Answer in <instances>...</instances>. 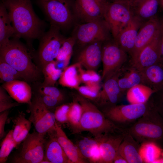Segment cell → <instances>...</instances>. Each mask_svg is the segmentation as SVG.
I'll list each match as a JSON object with an SVG mask.
<instances>
[{
  "label": "cell",
  "mask_w": 163,
  "mask_h": 163,
  "mask_svg": "<svg viewBox=\"0 0 163 163\" xmlns=\"http://www.w3.org/2000/svg\"><path fill=\"white\" fill-rule=\"evenodd\" d=\"M15 38H40L44 34V24L35 14L30 0H3Z\"/></svg>",
  "instance_id": "cell-1"
},
{
  "label": "cell",
  "mask_w": 163,
  "mask_h": 163,
  "mask_svg": "<svg viewBox=\"0 0 163 163\" xmlns=\"http://www.w3.org/2000/svg\"><path fill=\"white\" fill-rule=\"evenodd\" d=\"M75 99L82 107V113L74 133L88 132L98 139L105 134L125 132L123 128L107 118L89 100L79 95H76Z\"/></svg>",
  "instance_id": "cell-2"
},
{
  "label": "cell",
  "mask_w": 163,
  "mask_h": 163,
  "mask_svg": "<svg viewBox=\"0 0 163 163\" xmlns=\"http://www.w3.org/2000/svg\"><path fill=\"white\" fill-rule=\"evenodd\" d=\"M0 59L15 68L26 82H34L40 77V69L32 61L26 47L17 39L0 47Z\"/></svg>",
  "instance_id": "cell-3"
},
{
  "label": "cell",
  "mask_w": 163,
  "mask_h": 163,
  "mask_svg": "<svg viewBox=\"0 0 163 163\" xmlns=\"http://www.w3.org/2000/svg\"><path fill=\"white\" fill-rule=\"evenodd\" d=\"M125 129L139 144L163 140V118L152 106L142 116Z\"/></svg>",
  "instance_id": "cell-4"
},
{
  "label": "cell",
  "mask_w": 163,
  "mask_h": 163,
  "mask_svg": "<svg viewBox=\"0 0 163 163\" xmlns=\"http://www.w3.org/2000/svg\"><path fill=\"white\" fill-rule=\"evenodd\" d=\"M134 16L132 7L123 0H115L112 3L105 4L104 18L114 39Z\"/></svg>",
  "instance_id": "cell-5"
},
{
  "label": "cell",
  "mask_w": 163,
  "mask_h": 163,
  "mask_svg": "<svg viewBox=\"0 0 163 163\" xmlns=\"http://www.w3.org/2000/svg\"><path fill=\"white\" fill-rule=\"evenodd\" d=\"M110 32L107 23L102 19L77 24L72 36L76 42L86 46L95 41H106L109 39Z\"/></svg>",
  "instance_id": "cell-6"
},
{
  "label": "cell",
  "mask_w": 163,
  "mask_h": 163,
  "mask_svg": "<svg viewBox=\"0 0 163 163\" xmlns=\"http://www.w3.org/2000/svg\"><path fill=\"white\" fill-rule=\"evenodd\" d=\"M45 135L34 131L23 141L19 153L14 157L15 163H41L44 158L46 141Z\"/></svg>",
  "instance_id": "cell-7"
},
{
  "label": "cell",
  "mask_w": 163,
  "mask_h": 163,
  "mask_svg": "<svg viewBox=\"0 0 163 163\" xmlns=\"http://www.w3.org/2000/svg\"><path fill=\"white\" fill-rule=\"evenodd\" d=\"M148 101L143 104H130L105 107L103 113L114 123L122 124L133 123L145 114L151 108Z\"/></svg>",
  "instance_id": "cell-8"
},
{
  "label": "cell",
  "mask_w": 163,
  "mask_h": 163,
  "mask_svg": "<svg viewBox=\"0 0 163 163\" xmlns=\"http://www.w3.org/2000/svg\"><path fill=\"white\" fill-rule=\"evenodd\" d=\"M58 27L51 24L49 30L40 38L38 57L42 69L57 57L60 48L66 38Z\"/></svg>",
  "instance_id": "cell-9"
},
{
  "label": "cell",
  "mask_w": 163,
  "mask_h": 163,
  "mask_svg": "<svg viewBox=\"0 0 163 163\" xmlns=\"http://www.w3.org/2000/svg\"><path fill=\"white\" fill-rule=\"evenodd\" d=\"M29 106V119L36 131L44 135L55 133L56 121L54 113L48 109L37 96Z\"/></svg>",
  "instance_id": "cell-10"
},
{
  "label": "cell",
  "mask_w": 163,
  "mask_h": 163,
  "mask_svg": "<svg viewBox=\"0 0 163 163\" xmlns=\"http://www.w3.org/2000/svg\"><path fill=\"white\" fill-rule=\"evenodd\" d=\"M40 3L50 21L51 24L60 29L72 25L73 17L66 0H40Z\"/></svg>",
  "instance_id": "cell-11"
},
{
  "label": "cell",
  "mask_w": 163,
  "mask_h": 163,
  "mask_svg": "<svg viewBox=\"0 0 163 163\" xmlns=\"http://www.w3.org/2000/svg\"><path fill=\"white\" fill-rule=\"evenodd\" d=\"M127 59L126 53L115 43H108L102 46L101 61L103 71L101 79L104 81L121 69Z\"/></svg>",
  "instance_id": "cell-12"
},
{
  "label": "cell",
  "mask_w": 163,
  "mask_h": 163,
  "mask_svg": "<svg viewBox=\"0 0 163 163\" xmlns=\"http://www.w3.org/2000/svg\"><path fill=\"white\" fill-rule=\"evenodd\" d=\"M160 21L156 16L143 24L140 28L134 48L130 54L131 63L137 58L141 51L154 39L160 29Z\"/></svg>",
  "instance_id": "cell-13"
},
{
  "label": "cell",
  "mask_w": 163,
  "mask_h": 163,
  "mask_svg": "<svg viewBox=\"0 0 163 163\" xmlns=\"http://www.w3.org/2000/svg\"><path fill=\"white\" fill-rule=\"evenodd\" d=\"M105 4L100 0H75V17L84 23L103 19Z\"/></svg>",
  "instance_id": "cell-14"
},
{
  "label": "cell",
  "mask_w": 163,
  "mask_h": 163,
  "mask_svg": "<svg viewBox=\"0 0 163 163\" xmlns=\"http://www.w3.org/2000/svg\"><path fill=\"white\" fill-rule=\"evenodd\" d=\"M160 29L153 40L140 52L132 66L141 71L160 62Z\"/></svg>",
  "instance_id": "cell-15"
},
{
  "label": "cell",
  "mask_w": 163,
  "mask_h": 163,
  "mask_svg": "<svg viewBox=\"0 0 163 163\" xmlns=\"http://www.w3.org/2000/svg\"><path fill=\"white\" fill-rule=\"evenodd\" d=\"M121 69L104 81L103 89L96 101L100 104L105 107L115 105L120 100L123 94L118 83Z\"/></svg>",
  "instance_id": "cell-16"
},
{
  "label": "cell",
  "mask_w": 163,
  "mask_h": 163,
  "mask_svg": "<svg viewBox=\"0 0 163 163\" xmlns=\"http://www.w3.org/2000/svg\"><path fill=\"white\" fill-rule=\"evenodd\" d=\"M124 133L105 134L97 139L101 154L102 163H113L118 153Z\"/></svg>",
  "instance_id": "cell-17"
},
{
  "label": "cell",
  "mask_w": 163,
  "mask_h": 163,
  "mask_svg": "<svg viewBox=\"0 0 163 163\" xmlns=\"http://www.w3.org/2000/svg\"><path fill=\"white\" fill-rule=\"evenodd\" d=\"M142 22L134 16L114 39L115 43L126 53L130 54L134 48L139 30L142 24Z\"/></svg>",
  "instance_id": "cell-18"
},
{
  "label": "cell",
  "mask_w": 163,
  "mask_h": 163,
  "mask_svg": "<svg viewBox=\"0 0 163 163\" xmlns=\"http://www.w3.org/2000/svg\"><path fill=\"white\" fill-rule=\"evenodd\" d=\"M103 43L95 41L86 45L79 53L77 62L87 69L95 71L101 61Z\"/></svg>",
  "instance_id": "cell-19"
},
{
  "label": "cell",
  "mask_w": 163,
  "mask_h": 163,
  "mask_svg": "<svg viewBox=\"0 0 163 163\" xmlns=\"http://www.w3.org/2000/svg\"><path fill=\"white\" fill-rule=\"evenodd\" d=\"M1 86L19 103H26L29 105L31 104V89L26 81L15 80L4 83Z\"/></svg>",
  "instance_id": "cell-20"
},
{
  "label": "cell",
  "mask_w": 163,
  "mask_h": 163,
  "mask_svg": "<svg viewBox=\"0 0 163 163\" xmlns=\"http://www.w3.org/2000/svg\"><path fill=\"white\" fill-rule=\"evenodd\" d=\"M55 135L66 155L72 163L88 162V161L81 154L77 145H75L68 138L56 122Z\"/></svg>",
  "instance_id": "cell-21"
},
{
  "label": "cell",
  "mask_w": 163,
  "mask_h": 163,
  "mask_svg": "<svg viewBox=\"0 0 163 163\" xmlns=\"http://www.w3.org/2000/svg\"><path fill=\"white\" fill-rule=\"evenodd\" d=\"M140 145L132 136L125 132L118 153L128 163H143L139 153Z\"/></svg>",
  "instance_id": "cell-22"
},
{
  "label": "cell",
  "mask_w": 163,
  "mask_h": 163,
  "mask_svg": "<svg viewBox=\"0 0 163 163\" xmlns=\"http://www.w3.org/2000/svg\"><path fill=\"white\" fill-rule=\"evenodd\" d=\"M46 142L44 159L49 163H72L67 157L55 135Z\"/></svg>",
  "instance_id": "cell-23"
},
{
  "label": "cell",
  "mask_w": 163,
  "mask_h": 163,
  "mask_svg": "<svg viewBox=\"0 0 163 163\" xmlns=\"http://www.w3.org/2000/svg\"><path fill=\"white\" fill-rule=\"evenodd\" d=\"M142 84L156 91L163 87V63L159 62L141 71Z\"/></svg>",
  "instance_id": "cell-24"
},
{
  "label": "cell",
  "mask_w": 163,
  "mask_h": 163,
  "mask_svg": "<svg viewBox=\"0 0 163 163\" xmlns=\"http://www.w3.org/2000/svg\"><path fill=\"white\" fill-rule=\"evenodd\" d=\"M159 0H141L133 8L134 15L142 22L156 16Z\"/></svg>",
  "instance_id": "cell-25"
},
{
  "label": "cell",
  "mask_w": 163,
  "mask_h": 163,
  "mask_svg": "<svg viewBox=\"0 0 163 163\" xmlns=\"http://www.w3.org/2000/svg\"><path fill=\"white\" fill-rule=\"evenodd\" d=\"M13 121V137L16 148L29 134L32 123L26 118L25 114L22 112L19 113Z\"/></svg>",
  "instance_id": "cell-26"
},
{
  "label": "cell",
  "mask_w": 163,
  "mask_h": 163,
  "mask_svg": "<svg viewBox=\"0 0 163 163\" xmlns=\"http://www.w3.org/2000/svg\"><path fill=\"white\" fill-rule=\"evenodd\" d=\"M80 64L77 62L64 69L59 79L60 85L76 89L81 82L78 71Z\"/></svg>",
  "instance_id": "cell-27"
},
{
  "label": "cell",
  "mask_w": 163,
  "mask_h": 163,
  "mask_svg": "<svg viewBox=\"0 0 163 163\" xmlns=\"http://www.w3.org/2000/svg\"><path fill=\"white\" fill-rule=\"evenodd\" d=\"M155 91L142 84L136 85L127 91L126 98L130 104H143L146 102Z\"/></svg>",
  "instance_id": "cell-28"
},
{
  "label": "cell",
  "mask_w": 163,
  "mask_h": 163,
  "mask_svg": "<svg viewBox=\"0 0 163 163\" xmlns=\"http://www.w3.org/2000/svg\"><path fill=\"white\" fill-rule=\"evenodd\" d=\"M7 10L2 3L0 6V47L7 43L15 35V31Z\"/></svg>",
  "instance_id": "cell-29"
},
{
  "label": "cell",
  "mask_w": 163,
  "mask_h": 163,
  "mask_svg": "<svg viewBox=\"0 0 163 163\" xmlns=\"http://www.w3.org/2000/svg\"><path fill=\"white\" fill-rule=\"evenodd\" d=\"M118 83L123 93L136 85L142 84L141 71L131 66V67L128 69V71L123 75H121L120 73L118 79Z\"/></svg>",
  "instance_id": "cell-30"
},
{
  "label": "cell",
  "mask_w": 163,
  "mask_h": 163,
  "mask_svg": "<svg viewBox=\"0 0 163 163\" xmlns=\"http://www.w3.org/2000/svg\"><path fill=\"white\" fill-rule=\"evenodd\" d=\"M57 64L56 61L53 60L46 64L42 69V72L44 76L42 85L54 86L62 71L61 69L56 67Z\"/></svg>",
  "instance_id": "cell-31"
},
{
  "label": "cell",
  "mask_w": 163,
  "mask_h": 163,
  "mask_svg": "<svg viewBox=\"0 0 163 163\" xmlns=\"http://www.w3.org/2000/svg\"><path fill=\"white\" fill-rule=\"evenodd\" d=\"M139 153L143 162L146 163H153L161 154L160 148L153 142L142 144Z\"/></svg>",
  "instance_id": "cell-32"
},
{
  "label": "cell",
  "mask_w": 163,
  "mask_h": 163,
  "mask_svg": "<svg viewBox=\"0 0 163 163\" xmlns=\"http://www.w3.org/2000/svg\"><path fill=\"white\" fill-rule=\"evenodd\" d=\"M75 43V39L72 36L66 38L60 48L56 59L57 62L62 63L63 69L68 66L72 54L73 47Z\"/></svg>",
  "instance_id": "cell-33"
},
{
  "label": "cell",
  "mask_w": 163,
  "mask_h": 163,
  "mask_svg": "<svg viewBox=\"0 0 163 163\" xmlns=\"http://www.w3.org/2000/svg\"><path fill=\"white\" fill-rule=\"evenodd\" d=\"M0 78L1 82L4 83L16 80H24L18 71L1 59H0Z\"/></svg>",
  "instance_id": "cell-34"
},
{
  "label": "cell",
  "mask_w": 163,
  "mask_h": 163,
  "mask_svg": "<svg viewBox=\"0 0 163 163\" xmlns=\"http://www.w3.org/2000/svg\"><path fill=\"white\" fill-rule=\"evenodd\" d=\"M15 148L13 137V129L6 135L1 145L0 163H5L13 149Z\"/></svg>",
  "instance_id": "cell-35"
},
{
  "label": "cell",
  "mask_w": 163,
  "mask_h": 163,
  "mask_svg": "<svg viewBox=\"0 0 163 163\" xmlns=\"http://www.w3.org/2000/svg\"><path fill=\"white\" fill-rule=\"evenodd\" d=\"M82 113V107L75 99L70 104L68 113V123L73 128V130L78 126Z\"/></svg>",
  "instance_id": "cell-36"
},
{
  "label": "cell",
  "mask_w": 163,
  "mask_h": 163,
  "mask_svg": "<svg viewBox=\"0 0 163 163\" xmlns=\"http://www.w3.org/2000/svg\"><path fill=\"white\" fill-rule=\"evenodd\" d=\"M98 144V140L94 138H84L79 141L77 145L82 156L88 160L92 150Z\"/></svg>",
  "instance_id": "cell-37"
},
{
  "label": "cell",
  "mask_w": 163,
  "mask_h": 163,
  "mask_svg": "<svg viewBox=\"0 0 163 163\" xmlns=\"http://www.w3.org/2000/svg\"><path fill=\"white\" fill-rule=\"evenodd\" d=\"M148 101L163 118V87L153 93Z\"/></svg>",
  "instance_id": "cell-38"
},
{
  "label": "cell",
  "mask_w": 163,
  "mask_h": 163,
  "mask_svg": "<svg viewBox=\"0 0 163 163\" xmlns=\"http://www.w3.org/2000/svg\"><path fill=\"white\" fill-rule=\"evenodd\" d=\"M100 88L87 85L79 86L76 89L80 95L91 100L96 101L99 94Z\"/></svg>",
  "instance_id": "cell-39"
},
{
  "label": "cell",
  "mask_w": 163,
  "mask_h": 163,
  "mask_svg": "<svg viewBox=\"0 0 163 163\" xmlns=\"http://www.w3.org/2000/svg\"><path fill=\"white\" fill-rule=\"evenodd\" d=\"M5 90L0 87V112L8 110L13 107L18 106V103L12 102L10 96L6 93Z\"/></svg>",
  "instance_id": "cell-40"
},
{
  "label": "cell",
  "mask_w": 163,
  "mask_h": 163,
  "mask_svg": "<svg viewBox=\"0 0 163 163\" xmlns=\"http://www.w3.org/2000/svg\"><path fill=\"white\" fill-rule=\"evenodd\" d=\"M70 104H64L56 107L54 112L56 122L61 123H68V113Z\"/></svg>",
  "instance_id": "cell-41"
},
{
  "label": "cell",
  "mask_w": 163,
  "mask_h": 163,
  "mask_svg": "<svg viewBox=\"0 0 163 163\" xmlns=\"http://www.w3.org/2000/svg\"><path fill=\"white\" fill-rule=\"evenodd\" d=\"M38 91L40 94L53 97L63 101L64 99L63 94L54 86H44L42 84L39 87Z\"/></svg>",
  "instance_id": "cell-42"
},
{
  "label": "cell",
  "mask_w": 163,
  "mask_h": 163,
  "mask_svg": "<svg viewBox=\"0 0 163 163\" xmlns=\"http://www.w3.org/2000/svg\"><path fill=\"white\" fill-rule=\"evenodd\" d=\"M37 97L50 110L53 108H56L63 101L57 98L46 95L40 94Z\"/></svg>",
  "instance_id": "cell-43"
},
{
  "label": "cell",
  "mask_w": 163,
  "mask_h": 163,
  "mask_svg": "<svg viewBox=\"0 0 163 163\" xmlns=\"http://www.w3.org/2000/svg\"><path fill=\"white\" fill-rule=\"evenodd\" d=\"M88 161L91 163H102L101 155L99 143L92 150Z\"/></svg>",
  "instance_id": "cell-44"
},
{
  "label": "cell",
  "mask_w": 163,
  "mask_h": 163,
  "mask_svg": "<svg viewBox=\"0 0 163 163\" xmlns=\"http://www.w3.org/2000/svg\"><path fill=\"white\" fill-rule=\"evenodd\" d=\"M9 114L8 110L0 113V139H1L5 135V126Z\"/></svg>",
  "instance_id": "cell-45"
},
{
  "label": "cell",
  "mask_w": 163,
  "mask_h": 163,
  "mask_svg": "<svg viewBox=\"0 0 163 163\" xmlns=\"http://www.w3.org/2000/svg\"><path fill=\"white\" fill-rule=\"evenodd\" d=\"M160 62L163 63V18L160 20Z\"/></svg>",
  "instance_id": "cell-46"
},
{
  "label": "cell",
  "mask_w": 163,
  "mask_h": 163,
  "mask_svg": "<svg viewBox=\"0 0 163 163\" xmlns=\"http://www.w3.org/2000/svg\"><path fill=\"white\" fill-rule=\"evenodd\" d=\"M113 163H127L126 160L118 153L114 158Z\"/></svg>",
  "instance_id": "cell-47"
},
{
  "label": "cell",
  "mask_w": 163,
  "mask_h": 163,
  "mask_svg": "<svg viewBox=\"0 0 163 163\" xmlns=\"http://www.w3.org/2000/svg\"><path fill=\"white\" fill-rule=\"evenodd\" d=\"M129 3L132 8L141 0H123Z\"/></svg>",
  "instance_id": "cell-48"
},
{
  "label": "cell",
  "mask_w": 163,
  "mask_h": 163,
  "mask_svg": "<svg viewBox=\"0 0 163 163\" xmlns=\"http://www.w3.org/2000/svg\"><path fill=\"white\" fill-rule=\"evenodd\" d=\"M159 4L163 8V0H159Z\"/></svg>",
  "instance_id": "cell-49"
},
{
  "label": "cell",
  "mask_w": 163,
  "mask_h": 163,
  "mask_svg": "<svg viewBox=\"0 0 163 163\" xmlns=\"http://www.w3.org/2000/svg\"><path fill=\"white\" fill-rule=\"evenodd\" d=\"M161 155L163 157V152L161 153Z\"/></svg>",
  "instance_id": "cell-50"
},
{
  "label": "cell",
  "mask_w": 163,
  "mask_h": 163,
  "mask_svg": "<svg viewBox=\"0 0 163 163\" xmlns=\"http://www.w3.org/2000/svg\"><path fill=\"white\" fill-rule=\"evenodd\" d=\"M100 0L103 2V0Z\"/></svg>",
  "instance_id": "cell-51"
},
{
  "label": "cell",
  "mask_w": 163,
  "mask_h": 163,
  "mask_svg": "<svg viewBox=\"0 0 163 163\" xmlns=\"http://www.w3.org/2000/svg\"></svg>",
  "instance_id": "cell-52"
}]
</instances>
